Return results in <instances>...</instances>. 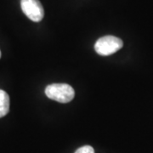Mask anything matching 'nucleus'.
<instances>
[{
  "label": "nucleus",
  "instance_id": "nucleus-1",
  "mask_svg": "<svg viewBox=\"0 0 153 153\" xmlns=\"http://www.w3.org/2000/svg\"><path fill=\"white\" fill-rule=\"evenodd\" d=\"M45 94L50 100L60 103H68L75 96V91L67 83H53L45 88Z\"/></svg>",
  "mask_w": 153,
  "mask_h": 153
},
{
  "label": "nucleus",
  "instance_id": "nucleus-2",
  "mask_svg": "<svg viewBox=\"0 0 153 153\" xmlns=\"http://www.w3.org/2000/svg\"><path fill=\"white\" fill-rule=\"evenodd\" d=\"M123 46L122 39L115 36L108 35L99 38L94 44V49L100 55H111L117 52Z\"/></svg>",
  "mask_w": 153,
  "mask_h": 153
},
{
  "label": "nucleus",
  "instance_id": "nucleus-3",
  "mask_svg": "<svg viewBox=\"0 0 153 153\" xmlns=\"http://www.w3.org/2000/svg\"><path fill=\"white\" fill-rule=\"evenodd\" d=\"M21 6L23 13L33 22H39L44 16V10L39 0H22Z\"/></svg>",
  "mask_w": 153,
  "mask_h": 153
},
{
  "label": "nucleus",
  "instance_id": "nucleus-4",
  "mask_svg": "<svg viewBox=\"0 0 153 153\" xmlns=\"http://www.w3.org/2000/svg\"><path fill=\"white\" fill-rule=\"evenodd\" d=\"M10 111V96L4 90L0 89V118L8 114Z\"/></svg>",
  "mask_w": 153,
  "mask_h": 153
},
{
  "label": "nucleus",
  "instance_id": "nucleus-5",
  "mask_svg": "<svg viewBox=\"0 0 153 153\" xmlns=\"http://www.w3.org/2000/svg\"><path fill=\"white\" fill-rule=\"evenodd\" d=\"M75 153H94V150L90 146H84L78 148Z\"/></svg>",
  "mask_w": 153,
  "mask_h": 153
},
{
  "label": "nucleus",
  "instance_id": "nucleus-6",
  "mask_svg": "<svg viewBox=\"0 0 153 153\" xmlns=\"http://www.w3.org/2000/svg\"><path fill=\"white\" fill-rule=\"evenodd\" d=\"M0 57H1V51H0Z\"/></svg>",
  "mask_w": 153,
  "mask_h": 153
}]
</instances>
